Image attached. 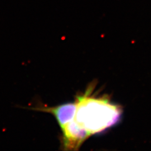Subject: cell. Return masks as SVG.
Segmentation results:
<instances>
[{
    "label": "cell",
    "instance_id": "6da1fadb",
    "mask_svg": "<svg viewBox=\"0 0 151 151\" xmlns=\"http://www.w3.org/2000/svg\"><path fill=\"white\" fill-rule=\"evenodd\" d=\"M72 120L89 135L100 133L118 123L122 114L119 106L105 97L92 96L90 90L76 99Z\"/></svg>",
    "mask_w": 151,
    "mask_h": 151
},
{
    "label": "cell",
    "instance_id": "7a4b0ae2",
    "mask_svg": "<svg viewBox=\"0 0 151 151\" xmlns=\"http://www.w3.org/2000/svg\"><path fill=\"white\" fill-rule=\"evenodd\" d=\"M40 110L52 114L62 127L73 119L75 114L76 104L75 103H68L53 108H43Z\"/></svg>",
    "mask_w": 151,
    "mask_h": 151
}]
</instances>
